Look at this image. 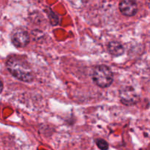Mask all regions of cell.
Here are the masks:
<instances>
[{
	"label": "cell",
	"mask_w": 150,
	"mask_h": 150,
	"mask_svg": "<svg viewBox=\"0 0 150 150\" xmlns=\"http://www.w3.org/2000/svg\"><path fill=\"white\" fill-rule=\"evenodd\" d=\"M7 67L10 73L18 80L31 82L33 80V72L26 62L18 57H10L7 62Z\"/></svg>",
	"instance_id": "obj_1"
},
{
	"label": "cell",
	"mask_w": 150,
	"mask_h": 150,
	"mask_svg": "<svg viewBox=\"0 0 150 150\" xmlns=\"http://www.w3.org/2000/svg\"><path fill=\"white\" fill-rule=\"evenodd\" d=\"M94 82L98 86L105 88L109 86L114 80L112 71L105 65H98L95 68L92 74Z\"/></svg>",
	"instance_id": "obj_2"
},
{
	"label": "cell",
	"mask_w": 150,
	"mask_h": 150,
	"mask_svg": "<svg viewBox=\"0 0 150 150\" xmlns=\"http://www.w3.org/2000/svg\"><path fill=\"white\" fill-rule=\"evenodd\" d=\"M120 98L123 104L125 105H132L138 101V95L134 89L131 86H126L120 90Z\"/></svg>",
	"instance_id": "obj_3"
},
{
	"label": "cell",
	"mask_w": 150,
	"mask_h": 150,
	"mask_svg": "<svg viewBox=\"0 0 150 150\" xmlns=\"http://www.w3.org/2000/svg\"><path fill=\"white\" fill-rule=\"evenodd\" d=\"M11 40L16 46L25 47L29 42V34L24 29H16L11 35Z\"/></svg>",
	"instance_id": "obj_4"
},
{
	"label": "cell",
	"mask_w": 150,
	"mask_h": 150,
	"mask_svg": "<svg viewBox=\"0 0 150 150\" xmlns=\"http://www.w3.org/2000/svg\"><path fill=\"white\" fill-rule=\"evenodd\" d=\"M120 12L124 16H133L138 11V6L134 0H122L119 5Z\"/></svg>",
	"instance_id": "obj_5"
},
{
	"label": "cell",
	"mask_w": 150,
	"mask_h": 150,
	"mask_svg": "<svg viewBox=\"0 0 150 150\" xmlns=\"http://www.w3.org/2000/svg\"><path fill=\"white\" fill-rule=\"evenodd\" d=\"M108 49L110 54L114 57H119L124 53V47L119 42L112 41L108 43Z\"/></svg>",
	"instance_id": "obj_6"
},
{
	"label": "cell",
	"mask_w": 150,
	"mask_h": 150,
	"mask_svg": "<svg viewBox=\"0 0 150 150\" xmlns=\"http://www.w3.org/2000/svg\"><path fill=\"white\" fill-rule=\"evenodd\" d=\"M97 146L102 150H107L108 149V144L105 141L103 140V139H98L96 140Z\"/></svg>",
	"instance_id": "obj_7"
},
{
	"label": "cell",
	"mask_w": 150,
	"mask_h": 150,
	"mask_svg": "<svg viewBox=\"0 0 150 150\" xmlns=\"http://www.w3.org/2000/svg\"><path fill=\"white\" fill-rule=\"evenodd\" d=\"M2 89H3V84L2 83H1V80H0V93H1V91H2Z\"/></svg>",
	"instance_id": "obj_8"
}]
</instances>
